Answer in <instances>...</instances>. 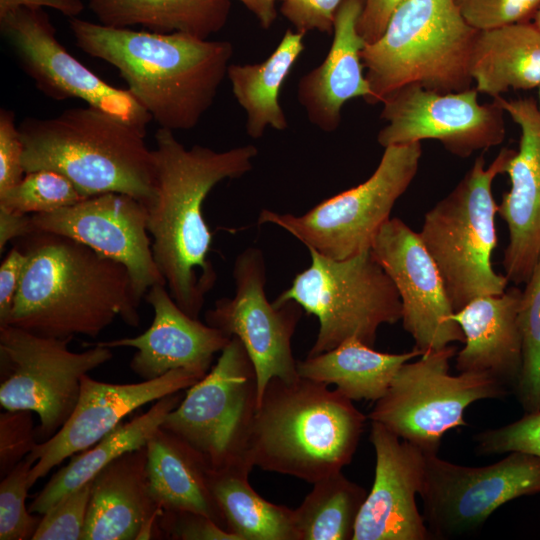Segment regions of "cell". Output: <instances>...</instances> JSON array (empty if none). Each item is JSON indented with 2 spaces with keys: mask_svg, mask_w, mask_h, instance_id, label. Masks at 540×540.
Instances as JSON below:
<instances>
[{
  "mask_svg": "<svg viewBox=\"0 0 540 540\" xmlns=\"http://www.w3.org/2000/svg\"><path fill=\"white\" fill-rule=\"evenodd\" d=\"M174 131L155 134L154 193L145 205L155 263L177 305L198 319L217 273L208 255L212 234L203 203L225 179L242 177L253 167L252 144L215 151L201 145L187 149Z\"/></svg>",
  "mask_w": 540,
  "mask_h": 540,
  "instance_id": "6da1fadb",
  "label": "cell"
},
{
  "mask_svg": "<svg viewBox=\"0 0 540 540\" xmlns=\"http://www.w3.org/2000/svg\"><path fill=\"white\" fill-rule=\"evenodd\" d=\"M16 246L27 262L7 325L56 338H95L117 318L140 325V303L123 264L51 232L36 230Z\"/></svg>",
  "mask_w": 540,
  "mask_h": 540,
  "instance_id": "7a4b0ae2",
  "label": "cell"
},
{
  "mask_svg": "<svg viewBox=\"0 0 540 540\" xmlns=\"http://www.w3.org/2000/svg\"><path fill=\"white\" fill-rule=\"evenodd\" d=\"M76 45L114 66L159 128L188 130L212 106L233 46L185 33L116 28L69 18Z\"/></svg>",
  "mask_w": 540,
  "mask_h": 540,
  "instance_id": "3957f363",
  "label": "cell"
},
{
  "mask_svg": "<svg viewBox=\"0 0 540 540\" xmlns=\"http://www.w3.org/2000/svg\"><path fill=\"white\" fill-rule=\"evenodd\" d=\"M367 418L326 384L272 378L253 420L247 460L313 484L351 462Z\"/></svg>",
  "mask_w": 540,
  "mask_h": 540,
  "instance_id": "277c9868",
  "label": "cell"
},
{
  "mask_svg": "<svg viewBox=\"0 0 540 540\" xmlns=\"http://www.w3.org/2000/svg\"><path fill=\"white\" fill-rule=\"evenodd\" d=\"M18 127L26 173L57 171L83 198L116 192L144 205L151 200L153 151L136 127L89 105L51 118L28 117Z\"/></svg>",
  "mask_w": 540,
  "mask_h": 540,
  "instance_id": "5b68a950",
  "label": "cell"
},
{
  "mask_svg": "<svg viewBox=\"0 0 540 540\" xmlns=\"http://www.w3.org/2000/svg\"><path fill=\"white\" fill-rule=\"evenodd\" d=\"M477 33L454 0H404L382 35L362 49L371 90L366 102L382 103L409 84L443 93L471 88L469 67Z\"/></svg>",
  "mask_w": 540,
  "mask_h": 540,
  "instance_id": "8992f818",
  "label": "cell"
},
{
  "mask_svg": "<svg viewBox=\"0 0 540 540\" xmlns=\"http://www.w3.org/2000/svg\"><path fill=\"white\" fill-rule=\"evenodd\" d=\"M514 151L503 148L488 167L482 154L477 157L457 186L425 214L418 232L454 312L477 297L507 289L509 280L495 272L491 260L498 239L492 183Z\"/></svg>",
  "mask_w": 540,
  "mask_h": 540,
  "instance_id": "52a82bcc",
  "label": "cell"
},
{
  "mask_svg": "<svg viewBox=\"0 0 540 540\" xmlns=\"http://www.w3.org/2000/svg\"><path fill=\"white\" fill-rule=\"evenodd\" d=\"M310 266L274 301L298 303L318 318L319 330L307 357L357 338L373 347L383 324L401 320L402 305L390 277L371 248L346 259H332L308 249Z\"/></svg>",
  "mask_w": 540,
  "mask_h": 540,
  "instance_id": "ba28073f",
  "label": "cell"
},
{
  "mask_svg": "<svg viewBox=\"0 0 540 540\" xmlns=\"http://www.w3.org/2000/svg\"><path fill=\"white\" fill-rule=\"evenodd\" d=\"M421 142L390 145L372 175L356 187L317 204L303 215L262 210L259 224L284 229L307 249L346 259L371 248L390 213L416 176Z\"/></svg>",
  "mask_w": 540,
  "mask_h": 540,
  "instance_id": "9c48e42d",
  "label": "cell"
},
{
  "mask_svg": "<svg viewBox=\"0 0 540 540\" xmlns=\"http://www.w3.org/2000/svg\"><path fill=\"white\" fill-rule=\"evenodd\" d=\"M456 354V347L448 345L404 363L367 417L424 453L437 454L447 431L467 425L469 405L510 393L485 373L452 375L450 361Z\"/></svg>",
  "mask_w": 540,
  "mask_h": 540,
  "instance_id": "30bf717a",
  "label": "cell"
},
{
  "mask_svg": "<svg viewBox=\"0 0 540 540\" xmlns=\"http://www.w3.org/2000/svg\"><path fill=\"white\" fill-rule=\"evenodd\" d=\"M258 408L257 378L242 344L231 337L216 364L187 389L161 428L192 447L210 469L248 464V441Z\"/></svg>",
  "mask_w": 540,
  "mask_h": 540,
  "instance_id": "8fae6325",
  "label": "cell"
},
{
  "mask_svg": "<svg viewBox=\"0 0 540 540\" xmlns=\"http://www.w3.org/2000/svg\"><path fill=\"white\" fill-rule=\"evenodd\" d=\"M73 338L36 335L12 325L0 327V404L39 416L38 442L55 435L72 414L81 379L113 357L111 348H68Z\"/></svg>",
  "mask_w": 540,
  "mask_h": 540,
  "instance_id": "7c38bea8",
  "label": "cell"
},
{
  "mask_svg": "<svg viewBox=\"0 0 540 540\" xmlns=\"http://www.w3.org/2000/svg\"><path fill=\"white\" fill-rule=\"evenodd\" d=\"M540 493V457L514 451L500 461L469 467L426 454L419 496L431 536L448 539L476 531L500 506Z\"/></svg>",
  "mask_w": 540,
  "mask_h": 540,
  "instance_id": "4fadbf2b",
  "label": "cell"
},
{
  "mask_svg": "<svg viewBox=\"0 0 540 540\" xmlns=\"http://www.w3.org/2000/svg\"><path fill=\"white\" fill-rule=\"evenodd\" d=\"M234 296L218 299L205 313L206 323L244 345L257 378L258 404L272 378L297 381L291 339L303 308L294 301L276 306L265 294L266 267L262 251L249 247L236 258Z\"/></svg>",
  "mask_w": 540,
  "mask_h": 540,
  "instance_id": "5bb4252c",
  "label": "cell"
},
{
  "mask_svg": "<svg viewBox=\"0 0 540 540\" xmlns=\"http://www.w3.org/2000/svg\"><path fill=\"white\" fill-rule=\"evenodd\" d=\"M0 30L21 68L46 96L80 99L146 134L151 115L127 89L110 85L73 57L42 8L21 7L0 16Z\"/></svg>",
  "mask_w": 540,
  "mask_h": 540,
  "instance_id": "9a60e30c",
  "label": "cell"
},
{
  "mask_svg": "<svg viewBox=\"0 0 540 540\" xmlns=\"http://www.w3.org/2000/svg\"><path fill=\"white\" fill-rule=\"evenodd\" d=\"M478 93L475 87L443 93L405 85L383 100L380 117L387 124L377 141L385 148L437 140L461 158L497 146L505 137V112L495 100L479 103Z\"/></svg>",
  "mask_w": 540,
  "mask_h": 540,
  "instance_id": "2e32d148",
  "label": "cell"
},
{
  "mask_svg": "<svg viewBox=\"0 0 540 540\" xmlns=\"http://www.w3.org/2000/svg\"><path fill=\"white\" fill-rule=\"evenodd\" d=\"M371 251L392 280L402 305L403 328L422 354L464 343L459 324L439 269L422 242L399 218H390L380 228Z\"/></svg>",
  "mask_w": 540,
  "mask_h": 540,
  "instance_id": "e0dca14e",
  "label": "cell"
},
{
  "mask_svg": "<svg viewBox=\"0 0 540 540\" xmlns=\"http://www.w3.org/2000/svg\"><path fill=\"white\" fill-rule=\"evenodd\" d=\"M32 222L35 231L67 236L123 264L139 303L153 285L166 284L153 257L146 207L130 195H93L52 212L34 214Z\"/></svg>",
  "mask_w": 540,
  "mask_h": 540,
  "instance_id": "ac0fdd59",
  "label": "cell"
},
{
  "mask_svg": "<svg viewBox=\"0 0 540 540\" xmlns=\"http://www.w3.org/2000/svg\"><path fill=\"white\" fill-rule=\"evenodd\" d=\"M204 376L175 369L154 379L117 384L84 375L78 402L66 423L50 439L38 442L27 456L34 463L30 487L65 459L96 444L141 406L188 389Z\"/></svg>",
  "mask_w": 540,
  "mask_h": 540,
  "instance_id": "d6986e66",
  "label": "cell"
},
{
  "mask_svg": "<svg viewBox=\"0 0 540 540\" xmlns=\"http://www.w3.org/2000/svg\"><path fill=\"white\" fill-rule=\"evenodd\" d=\"M370 441L376 456L375 477L359 512L353 540L432 538L416 503L426 453L375 421Z\"/></svg>",
  "mask_w": 540,
  "mask_h": 540,
  "instance_id": "ffe728a7",
  "label": "cell"
},
{
  "mask_svg": "<svg viewBox=\"0 0 540 540\" xmlns=\"http://www.w3.org/2000/svg\"><path fill=\"white\" fill-rule=\"evenodd\" d=\"M519 126V149L506 164L510 189L497 213L505 221L509 242L503 267L509 282L526 283L540 257V111L532 97L494 98Z\"/></svg>",
  "mask_w": 540,
  "mask_h": 540,
  "instance_id": "44dd1931",
  "label": "cell"
},
{
  "mask_svg": "<svg viewBox=\"0 0 540 540\" xmlns=\"http://www.w3.org/2000/svg\"><path fill=\"white\" fill-rule=\"evenodd\" d=\"M166 284L153 285L145 295L154 317L151 326L136 337L94 343L108 348L132 347L136 352L130 369L142 380H150L175 369L206 375L216 353L231 338L199 319L186 314L173 300Z\"/></svg>",
  "mask_w": 540,
  "mask_h": 540,
  "instance_id": "7402d4cb",
  "label": "cell"
},
{
  "mask_svg": "<svg viewBox=\"0 0 540 540\" xmlns=\"http://www.w3.org/2000/svg\"><path fill=\"white\" fill-rule=\"evenodd\" d=\"M146 446L129 451L91 481L82 540H137L162 536V509L153 500L147 477Z\"/></svg>",
  "mask_w": 540,
  "mask_h": 540,
  "instance_id": "603a6c76",
  "label": "cell"
},
{
  "mask_svg": "<svg viewBox=\"0 0 540 540\" xmlns=\"http://www.w3.org/2000/svg\"><path fill=\"white\" fill-rule=\"evenodd\" d=\"M362 9L363 0L341 3L326 58L298 83L299 103L308 120L323 132H334L339 127L347 101L356 97L366 101L371 95L361 58L366 42L357 29Z\"/></svg>",
  "mask_w": 540,
  "mask_h": 540,
  "instance_id": "cb8c5ba5",
  "label": "cell"
},
{
  "mask_svg": "<svg viewBox=\"0 0 540 540\" xmlns=\"http://www.w3.org/2000/svg\"><path fill=\"white\" fill-rule=\"evenodd\" d=\"M521 293L511 287L498 295L480 296L452 315L465 337L456 354V369L488 374L514 394L522 369Z\"/></svg>",
  "mask_w": 540,
  "mask_h": 540,
  "instance_id": "d4e9b609",
  "label": "cell"
},
{
  "mask_svg": "<svg viewBox=\"0 0 540 540\" xmlns=\"http://www.w3.org/2000/svg\"><path fill=\"white\" fill-rule=\"evenodd\" d=\"M150 494L163 511H190L226 523L207 482L208 465L187 443L161 427L147 445ZM227 530V529H226Z\"/></svg>",
  "mask_w": 540,
  "mask_h": 540,
  "instance_id": "484cf974",
  "label": "cell"
},
{
  "mask_svg": "<svg viewBox=\"0 0 540 540\" xmlns=\"http://www.w3.org/2000/svg\"><path fill=\"white\" fill-rule=\"evenodd\" d=\"M470 75L479 93L493 98L510 89L540 86V31L525 21L478 30Z\"/></svg>",
  "mask_w": 540,
  "mask_h": 540,
  "instance_id": "4316f807",
  "label": "cell"
},
{
  "mask_svg": "<svg viewBox=\"0 0 540 540\" xmlns=\"http://www.w3.org/2000/svg\"><path fill=\"white\" fill-rule=\"evenodd\" d=\"M180 392L157 400L145 413L119 424L96 444L71 456L69 463L52 475L34 497L29 511L44 514L61 498L91 482L115 459L146 446L167 415L181 402L183 397Z\"/></svg>",
  "mask_w": 540,
  "mask_h": 540,
  "instance_id": "83f0119b",
  "label": "cell"
},
{
  "mask_svg": "<svg viewBox=\"0 0 540 540\" xmlns=\"http://www.w3.org/2000/svg\"><path fill=\"white\" fill-rule=\"evenodd\" d=\"M422 353L379 352L357 338H349L332 350L297 361L301 378L333 384L352 401L376 402L387 392L400 367Z\"/></svg>",
  "mask_w": 540,
  "mask_h": 540,
  "instance_id": "f1b7e54d",
  "label": "cell"
},
{
  "mask_svg": "<svg viewBox=\"0 0 540 540\" xmlns=\"http://www.w3.org/2000/svg\"><path fill=\"white\" fill-rule=\"evenodd\" d=\"M304 33L288 29L272 54L257 64H230L227 77L233 95L246 113V133L253 139L265 129L288 128L287 117L279 103L282 84L304 50Z\"/></svg>",
  "mask_w": 540,
  "mask_h": 540,
  "instance_id": "f546056e",
  "label": "cell"
},
{
  "mask_svg": "<svg viewBox=\"0 0 540 540\" xmlns=\"http://www.w3.org/2000/svg\"><path fill=\"white\" fill-rule=\"evenodd\" d=\"M99 23L116 28L141 26L159 33L180 32L201 39L226 24L230 0H89Z\"/></svg>",
  "mask_w": 540,
  "mask_h": 540,
  "instance_id": "4dcf8cb0",
  "label": "cell"
},
{
  "mask_svg": "<svg viewBox=\"0 0 540 540\" xmlns=\"http://www.w3.org/2000/svg\"><path fill=\"white\" fill-rule=\"evenodd\" d=\"M252 468L236 464L208 470V486L227 531L239 540H297L293 510L267 501L251 487Z\"/></svg>",
  "mask_w": 540,
  "mask_h": 540,
  "instance_id": "1f68e13d",
  "label": "cell"
},
{
  "mask_svg": "<svg viewBox=\"0 0 540 540\" xmlns=\"http://www.w3.org/2000/svg\"><path fill=\"white\" fill-rule=\"evenodd\" d=\"M368 495L341 471L315 483L293 510L297 540H353L359 512Z\"/></svg>",
  "mask_w": 540,
  "mask_h": 540,
  "instance_id": "d6a6232c",
  "label": "cell"
},
{
  "mask_svg": "<svg viewBox=\"0 0 540 540\" xmlns=\"http://www.w3.org/2000/svg\"><path fill=\"white\" fill-rule=\"evenodd\" d=\"M518 323L522 369L515 395L524 413L540 410V257L522 290Z\"/></svg>",
  "mask_w": 540,
  "mask_h": 540,
  "instance_id": "836d02e7",
  "label": "cell"
},
{
  "mask_svg": "<svg viewBox=\"0 0 540 540\" xmlns=\"http://www.w3.org/2000/svg\"><path fill=\"white\" fill-rule=\"evenodd\" d=\"M84 199L63 174L48 169L27 172L13 187L0 193V206L21 214L52 212Z\"/></svg>",
  "mask_w": 540,
  "mask_h": 540,
  "instance_id": "e575fe53",
  "label": "cell"
},
{
  "mask_svg": "<svg viewBox=\"0 0 540 540\" xmlns=\"http://www.w3.org/2000/svg\"><path fill=\"white\" fill-rule=\"evenodd\" d=\"M34 465L27 457L0 482V540H32L41 517L26 507L29 473Z\"/></svg>",
  "mask_w": 540,
  "mask_h": 540,
  "instance_id": "d590c367",
  "label": "cell"
},
{
  "mask_svg": "<svg viewBox=\"0 0 540 540\" xmlns=\"http://www.w3.org/2000/svg\"><path fill=\"white\" fill-rule=\"evenodd\" d=\"M91 482L67 494L41 518L32 540H82Z\"/></svg>",
  "mask_w": 540,
  "mask_h": 540,
  "instance_id": "8d00e7d4",
  "label": "cell"
},
{
  "mask_svg": "<svg viewBox=\"0 0 540 540\" xmlns=\"http://www.w3.org/2000/svg\"><path fill=\"white\" fill-rule=\"evenodd\" d=\"M481 454H503L514 451L540 457V410L525 413L519 420L475 435Z\"/></svg>",
  "mask_w": 540,
  "mask_h": 540,
  "instance_id": "74e56055",
  "label": "cell"
},
{
  "mask_svg": "<svg viewBox=\"0 0 540 540\" xmlns=\"http://www.w3.org/2000/svg\"><path fill=\"white\" fill-rule=\"evenodd\" d=\"M465 21L487 30L533 19L540 0H454Z\"/></svg>",
  "mask_w": 540,
  "mask_h": 540,
  "instance_id": "f35d334b",
  "label": "cell"
},
{
  "mask_svg": "<svg viewBox=\"0 0 540 540\" xmlns=\"http://www.w3.org/2000/svg\"><path fill=\"white\" fill-rule=\"evenodd\" d=\"M32 411L6 410L0 414V476H6L35 448L38 441Z\"/></svg>",
  "mask_w": 540,
  "mask_h": 540,
  "instance_id": "ab89813d",
  "label": "cell"
},
{
  "mask_svg": "<svg viewBox=\"0 0 540 540\" xmlns=\"http://www.w3.org/2000/svg\"><path fill=\"white\" fill-rule=\"evenodd\" d=\"M162 536L175 540H239L206 515L190 511H162Z\"/></svg>",
  "mask_w": 540,
  "mask_h": 540,
  "instance_id": "60d3db41",
  "label": "cell"
},
{
  "mask_svg": "<svg viewBox=\"0 0 540 540\" xmlns=\"http://www.w3.org/2000/svg\"><path fill=\"white\" fill-rule=\"evenodd\" d=\"M24 144L12 110L0 109V193L19 183L26 174Z\"/></svg>",
  "mask_w": 540,
  "mask_h": 540,
  "instance_id": "b9f144b4",
  "label": "cell"
},
{
  "mask_svg": "<svg viewBox=\"0 0 540 540\" xmlns=\"http://www.w3.org/2000/svg\"><path fill=\"white\" fill-rule=\"evenodd\" d=\"M344 0H284L281 14L295 27L296 31L332 33L335 15Z\"/></svg>",
  "mask_w": 540,
  "mask_h": 540,
  "instance_id": "7bdbcfd3",
  "label": "cell"
},
{
  "mask_svg": "<svg viewBox=\"0 0 540 540\" xmlns=\"http://www.w3.org/2000/svg\"><path fill=\"white\" fill-rule=\"evenodd\" d=\"M27 262V255L13 247L0 266V327L6 326Z\"/></svg>",
  "mask_w": 540,
  "mask_h": 540,
  "instance_id": "ee69618b",
  "label": "cell"
},
{
  "mask_svg": "<svg viewBox=\"0 0 540 540\" xmlns=\"http://www.w3.org/2000/svg\"><path fill=\"white\" fill-rule=\"evenodd\" d=\"M404 0H363L357 29L366 44L376 41L384 32L394 10Z\"/></svg>",
  "mask_w": 540,
  "mask_h": 540,
  "instance_id": "f6af8a7d",
  "label": "cell"
},
{
  "mask_svg": "<svg viewBox=\"0 0 540 540\" xmlns=\"http://www.w3.org/2000/svg\"><path fill=\"white\" fill-rule=\"evenodd\" d=\"M32 215L21 214L0 206V252L8 242L34 232Z\"/></svg>",
  "mask_w": 540,
  "mask_h": 540,
  "instance_id": "bcb514c9",
  "label": "cell"
},
{
  "mask_svg": "<svg viewBox=\"0 0 540 540\" xmlns=\"http://www.w3.org/2000/svg\"><path fill=\"white\" fill-rule=\"evenodd\" d=\"M21 7L52 8L72 18L83 11L84 4L82 0H0V16Z\"/></svg>",
  "mask_w": 540,
  "mask_h": 540,
  "instance_id": "7dc6e473",
  "label": "cell"
},
{
  "mask_svg": "<svg viewBox=\"0 0 540 540\" xmlns=\"http://www.w3.org/2000/svg\"><path fill=\"white\" fill-rule=\"evenodd\" d=\"M251 13H253L259 21L261 28L270 29L277 17L275 8V0H238Z\"/></svg>",
  "mask_w": 540,
  "mask_h": 540,
  "instance_id": "c3c4849f",
  "label": "cell"
},
{
  "mask_svg": "<svg viewBox=\"0 0 540 540\" xmlns=\"http://www.w3.org/2000/svg\"><path fill=\"white\" fill-rule=\"evenodd\" d=\"M533 23L535 24V26L540 31V7L538 8V10L536 11V13H535V15L533 17Z\"/></svg>",
  "mask_w": 540,
  "mask_h": 540,
  "instance_id": "681fc988",
  "label": "cell"
},
{
  "mask_svg": "<svg viewBox=\"0 0 540 540\" xmlns=\"http://www.w3.org/2000/svg\"><path fill=\"white\" fill-rule=\"evenodd\" d=\"M538 96H539V105H538V107H539V111H540V86L538 87Z\"/></svg>",
  "mask_w": 540,
  "mask_h": 540,
  "instance_id": "f907efd6",
  "label": "cell"
},
{
  "mask_svg": "<svg viewBox=\"0 0 540 540\" xmlns=\"http://www.w3.org/2000/svg\"><path fill=\"white\" fill-rule=\"evenodd\" d=\"M282 1H284V0H282Z\"/></svg>",
  "mask_w": 540,
  "mask_h": 540,
  "instance_id": "816d5d0a",
  "label": "cell"
}]
</instances>
